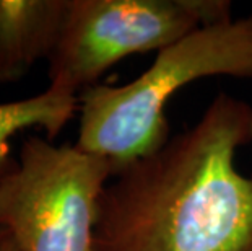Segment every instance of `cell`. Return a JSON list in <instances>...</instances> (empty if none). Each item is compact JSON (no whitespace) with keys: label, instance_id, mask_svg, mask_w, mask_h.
<instances>
[{"label":"cell","instance_id":"obj_1","mask_svg":"<svg viewBox=\"0 0 252 251\" xmlns=\"http://www.w3.org/2000/svg\"><path fill=\"white\" fill-rule=\"evenodd\" d=\"M252 141V106L218 93L202 117L103 189L94 251H252V176L236 152Z\"/></svg>","mask_w":252,"mask_h":251},{"label":"cell","instance_id":"obj_2","mask_svg":"<svg viewBox=\"0 0 252 251\" xmlns=\"http://www.w3.org/2000/svg\"><path fill=\"white\" fill-rule=\"evenodd\" d=\"M217 75L252 78V15L192 31L157 52L152 66L126 85L85 88L75 145L106 158L117 175L171 139L166 105L176 92Z\"/></svg>","mask_w":252,"mask_h":251},{"label":"cell","instance_id":"obj_3","mask_svg":"<svg viewBox=\"0 0 252 251\" xmlns=\"http://www.w3.org/2000/svg\"><path fill=\"white\" fill-rule=\"evenodd\" d=\"M114 175L99 155L26 137L0 181V228L20 251H94L98 202Z\"/></svg>","mask_w":252,"mask_h":251},{"label":"cell","instance_id":"obj_4","mask_svg":"<svg viewBox=\"0 0 252 251\" xmlns=\"http://www.w3.org/2000/svg\"><path fill=\"white\" fill-rule=\"evenodd\" d=\"M231 12L229 0H70L47 61L49 88L78 97L122 59L159 52Z\"/></svg>","mask_w":252,"mask_h":251},{"label":"cell","instance_id":"obj_5","mask_svg":"<svg viewBox=\"0 0 252 251\" xmlns=\"http://www.w3.org/2000/svg\"><path fill=\"white\" fill-rule=\"evenodd\" d=\"M70 0H0V85L23 78L47 59L62 33Z\"/></svg>","mask_w":252,"mask_h":251},{"label":"cell","instance_id":"obj_6","mask_svg":"<svg viewBox=\"0 0 252 251\" xmlns=\"http://www.w3.org/2000/svg\"><path fill=\"white\" fill-rule=\"evenodd\" d=\"M77 109L78 97L49 87L36 97L0 103V181L17 165L10 155V139L31 127H41L52 142Z\"/></svg>","mask_w":252,"mask_h":251},{"label":"cell","instance_id":"obj_7","mask_svg":"<svg viewBox=\"0 0 252 251\" xmlns=\"http://www.w3.org/2000/svg\"><path fill=\"white\" fill-rule=\"evenodd\" d=\"M0 251H20L8 232L5 235V238L2 240V243H0Z\"/></svg>","mask_w":252,"mask_h":251},{"label":"cell","instance_id":"obj_8","mask_svg":"<svg viewBox=\"0 0 252 251\" xmlns=\"http://www.w3.org/2000/svg\"><path fill=\"white\" fill-rule=\"evenodd\" d=\"M5 235H7V230H3V228H0V243H2V240L5 238Z\"/></svg>","mask_w":252,"mask_h":251}]
</instances>
